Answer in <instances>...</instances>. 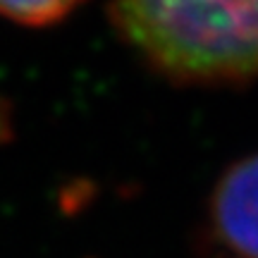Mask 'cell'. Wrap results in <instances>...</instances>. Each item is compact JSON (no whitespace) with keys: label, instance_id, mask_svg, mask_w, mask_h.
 <instances>
[{"label":"cell","instance_id":"obj_1","mask_svg":"<svg viewBox=\"0 0 258 258\" xmlns=\"http://www.w3.org/2000/svg\"><path fill=\"white\" fill-rule=\"evenodd\" d=\"M120 36L179 84L258 79V0H112Z\"/></svg>","mask_w":258,"mask_h":258},{"label":"cell","instance_id":"obj_4","mask_svg":"<svg viewBox=\"0 0 258 258\" xmlns=\"http://www.w3.org/2000/svg\"><path fill=\"white\" fill-rule=\"evenodd\" d=\"M15 134V127H12V110H10V103L5 101V96L0 93V144L10 141Z\"/></svg>","mask_w":258,"mask_h":258},{"label":"cell","instance_id":"obj_3","mask_svg":"<svg viewBox=\"0 0 258 258\" xmlns=\"http://www.w3.org/2000/svg\"><path fill=\"white\" fill-rule=\"evenodd\" d=\"M86 0H0V17L22 27H48L70 17Z\"/></svg>","mask_w":258,"mask_h":258},{"label":"cell","instance_id":"obj_2","mask_svg":"<svg viewBox=\"0 0 258 258\" xmlns=\"http://www.w3.org/2000/svg\"><path fill=\"white\" fill-rule=\"evenodd\" d=\"M215 239L241 258H258V153L241 158L218 179L211 196Z\"/></svg>","mask_w":258,"mask_h":258}]
</instances>
